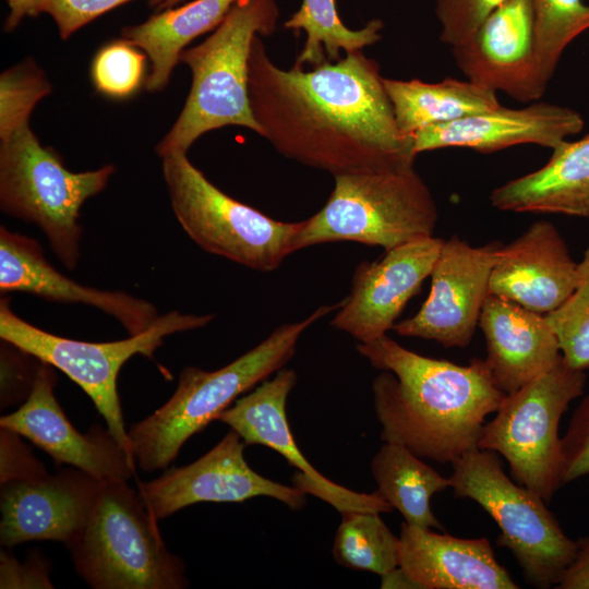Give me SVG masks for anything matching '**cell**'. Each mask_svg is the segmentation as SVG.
Masks as SVG:
<instances>
[{
  "label": "cell",
  "instance_id": "1",
  "mask_svg": "<svg viewBox=\"0 0 589 589\" xmlns=\"http://www.w3.org/2000/svg\"><path fill=\"white\" fill-rule=\"evenodd\" d=\"M378 63L362 50L306 71L269 58L260 35L249 59L253 117L283 156L333 176L414 166Z\"/></svg>",
  "mask_w": 589,
  "mask_h": 589
},
{
  "label": "cell",
  "instance_id": "2",
  "mask_svg": "<svg viewBox=\"0 0 589 589\" xmlns=\"http://www.w3.org/2000/svg\"><path fill=\"white\" fill-rule=\"evenodd\" d=\"M356 348L382 371L372 395L383 442L440 464L479 448L486 417L506 395L485 359L459 365L413 352L387 335Z\"/></svg>",
  "mask_w": 589,
  "mask_h": 589
},
{
  "label": "cell",
  "instance_id": "3",
  "mask_svg": "<svg viewBox=\"0 0 589 589\" xmlns=\"http://www.w3.org/2000/svg\"><path fill=\"white\" fill-rule=\"evenodd\" d=\"M339 305L340 302L322 305L299 322L278 326L259 345L218 370L184 368L172 396L128 430L131 453L139 467L146 472L167 468L191 436L217 420L241 395L283 369L294 356L302 334Z\"/></svg>",
  "mask_w": 589,
  "mask_h": 589
},
{
  "label": "cell",
  "instance_id": "4",
  "mask_svg": "<svg viewBox=\"0 0 589 589\" xmlns=\"http://www.w3.org/2000/svg\"><path fill=\"white\" fill-rule=\"evenodd\" d=\"M278 16L277 0H238L204 41L181 52L192 85L181 113L156 147L160 157L187 153L204 133L228 125L261 135L250 107L249 59L254 37L273 34Z\"/></svg>",
  "mask_w": 589,
  "mask_h": 589
},
{
  "label": "cell",
  "instance_id": "5",
  "mask_svg": "<svg viewBox=\"0 0 589 589\" xmlns=\"http://www.w3.org/2000/svg\"><path fill=\"white\" fill-rule=\"evenodd\" d=\"M324 206L302 220L293 252L322 243L352 241L385 251L434 236L435 200L414 166L334 176Z\"/></svg>",
  "mask_w": 589,
  "mask_h": 589
},
{
  "label": "cell",
  "instance_id": "6",
  "mask_svg": "<svg viewBox=\"0 0 589 589\" xmlns=\"http://www.w3.org/2000/svg\"><path fill=\"white\" fill-rule=\"evenodd\" d=\"M128 481L103 482L91 517L67 545L77 575L95 589H183L185 564Z\"/></svg>",
  "mask_w": 589,
  "mask_h": 589
},
{
  "label": "cell",
  "instance_id": "7",
  "mask_svg": "<svg viewBox=\"0 0 589 589\" xmlns=\"http://www.w3.org/2000/svg\"><path fill=\"white\" fill-rule=\"evenodd\" d=\"M0 139L1 209L38 226L60 262L75 268L82 236L80 209L105 189L115 167L70 171L55 151L40 144L29 123Z\"/></svg>",
  "mask_w": 589,
  "mask_h": 589
},
{
  "label": "cell",
  "instance_id": "8",
  "mask_svg": "<svg viewBox=\"0 0 589 589\" xmlns=\"http://www.w3.org/2000/svg\"><path fill=\"white\" fill-rule=\"evenodd\" d=\"M173 214L203 250L259 272L277 269L293 253L302 221H279L227 195L187 153L161 157Z\"/></svg>",
  "mask_w": 589,
  "mask_h": 589
},
{
  "label": "cell",
  "instance_id": "9",
  "mask_svg": "<svg viewBox=\"0 0 589 589\" xmlns=\"http://www.w3.org/2000/svg\"><path fill=\"white\" fill-rule=\"evenodd\" d=\"M449 477L456 497L477 502L501 530L500 546L509 550L526 581L555 587L576 552V540L562 529L546 502L509 479L497 453L473 449L453 464Z\"/></svg>",
  "mask_w": 589,
  "mask_h": 589
},
{
  "label": "cell",
  "instance_id": "10",
  "mask_svg": "<svg viewBox=\"0 0 589 589\" xmlns=\"http://www.w3.org/2000/svg\"><path fill=\"white\" fill-rule=\"evenodd\" d=\"M213 320V314L196 315L171 311L159 315L154 324L141 334L122 340L89 342L61 337L38 328L17 316L11 310L8 299H1L0 302L2 341L57 368L76 383L92 399L108 430L131 456L117 386L121 368L135 354L153 359L165 337L204 327Z\"/></svg>",
  "mask_w": 589,
  "mask_h": 589
},
{
  "label": "cell",
  "instance_id": "11",
  "mask_svg": "<svg viewBox=\"0 0 589 589\" xmlns=\"http://www.w3.org/2000/svg\"><path fill=\"white\" fill-rule=\"evenodd\" d=\"M586 371L563 359L542 375L506 394L496 416L483 425L478 447L501 454L513 479L549 503L561 484L560 421L584 395Z\"/></svg>",
  "mask_w": 589,
  "mask_h": 589
},
{
  "label": "cell",
  "instance_id": "12",
  "mask_svg": "<svg viewBox=\"0 0 589 589\" xmlns=\"http://www.w3.org/2000/svg\"><path fill=\"white\" fill-rule=\"evenodd\" d=\"M245 445L230 430L197 460L171 467L151 481H137V491L151 515L158 520L201 502H243L259 496L275 498L292 510L302 509L306 494L253 470L244 457Z\"/></svg>",
  "mask_w": 589,
  "mask_h": 589
},
{
  "label": "cell",
  "instance_id": "13",
  "mask_svg": "<svg viewBox=\"0 0 589 589\" xmlns=\"http://www.w3.org/2000/svg\"><path fill=\"white\" fill-rule=\"evenodd\" d=\"M503 244L472 247L454 235L444 240L433 266L429 297L411 317L397 322L400 336L434 340L445 348H465L473 337L492 269Z\"/></svg>",
  "mask_w": 589,
  "mask_h": 589
},
{
  "label": "cell",
  "instance_id": "14",
  "mask_svg": "<svg viewBox=\"0 0 589 589\" xmlns=\"http://www.w3.org/2000/svg\"><path fill=\"white\" fill-rule=\"evenodd\" d=\"M297 378L294 370L280 369L272 378L239 397L217 420L237 432L247 445H263L280 454L298 469L292 477L293 485L327 502L340 514L348 510L389 513L390 505L377 492L358 493L330 481L300 452L286 412L287 398Z\"/></svg>",
  "mask_w": 589,
  "mask_h": 589
},
{
  "label": "cell",
  "instance_id": "15",
  "mask_svg": "<svg viewBox=\"0 0 589 589\" xmlns=\"http://www.w3.org/2000/svg\"><path fill=\"white\" fill-rule=\"evenodd\" d=\"M443 243L435 236L419 238L385 251L378 260L361 262L330 326L362 344L387 335L430 277Z\"/></svg>",
  "mask_w": 589,
  "mask_h": 589
},
{
  "label": "cell",
  "instance_id": "16",
  "mask_svg": "<svg viewBox=\"0 0 589 589\" xmlns=\"http://www.w3.org/2000/svg\"><path fill=\"white\" fill-rule=\"evenodd\" d=\"M52 368L40 362L28 397L0 418V426L17 432L58 465H70L101 482L128 481L135 473L134 458L108 428L94 424L81 433L71 424L53 393L57 377Z\"/></svg>",
  "mask_w": 589,
  "mask_h": 589
},
{
  "label": "cell",
  "instance_id": "17",
  "mask_svg": "<svg viewBox=\"0 0 589 589\" xmlns=\"http://www.w3.org/2000/svg\"><path fill=\"white\" fill-rule=\"evenodd\" d=\"M450 49L467 80L518 101L539 100L548 87L536 57L532 0L504 1Z\"/></svg>",
  "mask_w": 589,
  "mask_h": 589
},
{
  "label": "cell",
  "instance_id": "18",
  "mask_svg": "<svg viewBox=\"0 0 589 589\" xmlns=\"http://www.w3.org/2000/svg\"><path fill=\"white\" fill-rule=\"evenodd\" d=\"M101 483L74 467L31 481L1 483V544L10 549L50 540L67 546L86 526Z\"/></svg>",
  "mask_w": 589,
  "mask_h": 589
},
{
  "label": "cell",
  "instance_id": "19",
  "mask_svg": "<svg viewBox=\"0 0 589 589\" xmlns=\"http://www.w3.org/2000/svg\"><path fill=\"white\" fill-rule=\"evenodd\" d=\"M577 281L578 262L561 232L552 223L537 220L502 247L489 293L545 315L570 296Z\"/></svg>",
  "mask_w": 589,
  "mask_h": 589
},
{
  "label": "cell",
  "instance_id": "20",
  "mask_svg": "<svg viewBox=\"0 0 589 589\" xmlns=\"http://www.w3.org/2000/svg\"><path fill=\"white\" fill-rule=\"evenodd\" d=\"M581 115L568 107L534 101L521 108L498 107L453 122L425 127L412 135L416 155L447 147L493 153L536 144L553 149L584 129Z\"/></svg>",
  "mask_w": 589,
  "mask_h": 589
},
{
  "label": "cell",
  "instance_id": "21",
  "mask_svg": "<svg viewBox=\"0 0 589 589\" xmlns=\"http://www.w3.org/2000/svg\"><path fill=\"white\" fill-rule=\"evenodd\" d=\"M0 290L28 292L60 303H80L115 317L129 336L148 329L159 316L156 306L122 291L83 286L58 272L39 243L0 227Z\"/></svg>",
  "mask_w": 589,
  "mask_h": 589
},
{
  "label": "cell",
  "instance_id": "22",
  "mask_svg": "<svg viewBox=\"0 0 589 589\" xmlns=\"http://www.w3.org/2000/svg\"><path fill=\"white\" fill-rule=\"evenodd\" d=\"M398 566L419 589H517L486 538L464 539L401 524Z\"/></svg>",
  "mask_w": 589,
  "mask_h": 589
},
{
  "label": "cell",
  "instance_id": "23",
  "mask_svg": "<svg viewBox=\"0 0 589 589\" xmlns=\"http://www.w3.org/2000/svg\"><path fill=\"white\" fill-rule=\"evenodd\" d=\"M478 326L485 339V361L505 394L542 375L562 358L544 314L498 296L489 293Z\"/></svg>",
  "mask_w": 589,
  "mask_h": 589
},
{
  "label": "cell",
  "instance_id": "24",
  "mask_svg": "<svg viewBox=\"0 0 589 589\" xmlns=\"http://www.w3.org/2000/svg\"><path fill=\"white\" fill-rule=\"evenodd\" d=\"M491 205L514 213L589 217V133L564 141L539 169L495 188Z\"/></svg>",
  "mask_w": 589,
  "mask_h": 589
},
{
  "label": "cell",
  "instance_id": "25",
  "mask_svg": "<svg viewBox=\"0 0 589 589\" xmlns=\"http://www.w3.org/2000/svg\"><path fill=\"white\" fill-rule=\"evenodd\" d=\"M238 0H194L163 10L122 29V38L145 51L152 63L145 87L159 92L169 82L181 52L194 38L214 31Z\"/></svg>",
  "mask_w": 589,
  "mask_h": 589
},
{
  "label": "cell",
  "instance_id": "26",
  "mask_svg": "<svg viewBox=\"0 0 589 589\" xmlns=\"http://www.w3.org/2000/svg\"><path fill=\"white\" fill-rule=\"evenodd\" d=\"M400 133L409 139L430 125L453 122L501 107L496 92L447 77L428 83L418 79H383Z\"/></svg>",
  "mask_w": 589,
  "mask_h": 589
},
{
  "label": "cell",
  "instance_id": "27",
  "mask_svg": "<svg viewBox=\"0 0 589 589\" xmlns=\"http://www.w3.org/2000/svg\"><path fill=\"white\" fill-rule=\"evenodd\" d=\"M370 467L376 492L402 515L405 522L443 529L430 501L435 493L450 488L449 478L441 476L407 447L387 442L375 453Z\"/></svg>",
  "mask_w": 589,
  "mask_h": 589
},
{
  "label": "cell",
  "instance_id": "28",
  "mask_svg": "<svg viewBox=\"0 0 589 589\" xmlns=\"http://www.w3.org/2000/svg\"><path fill=\"white\" fill-rule=\"evenodd\" d=\"M284 27L305 32L306 40L294 64L315 68L339 60L341 51L350 53L377 43L384 23L374 19L360 29H350L340 20L335 0H302Z\"/></svg>",
  "mask_w": 589,
  "mask_h": 589
},
{
  "label": "cell",
  "instance_id": "29",
  "mask_svg": "<svg viewBox=\"0 0 589 589\" xmlns=\"http://www.w3.org/2000/svg\"><path fill=\"white\" fill-rule=\"evenodd\" d=\"M333 544V556L340 566L383 576L398 566L399 538L370 510L340 514Z\"/></svg>",
  "mask_w": 589,
  "mask_h": 589
},
{
  "label": "cell",
  "instance_id": "30",
  "mask_svg": "<svg viewBox=\"0 0 589 589\" xmlns=\"http://www.w3.org/2000/svg\"><path fill=\"white\" fill-rule=\"evenodd\" d=\"M534 48L539 70L549 83L567 46L589 29L584 0H532Z\"/></svg>",
  "mask_w": 589,
  "mask_h": 589
},
{
  "label": "cell",
  "instance_id": "31",
  "mask_svg": "<svg viewBox=\"0 0 589 589\" xmlns=\"http://www.w3.org/2000/svg\"><path fill=\"white\" fill-rule=\"evenodd\" d=\"M545 317L562 357L572 368L589 369V245L578 262V281L570 296Z\"/></svg>",
  "mask_w": 589,
  "mask_h": 589
},
{
  "label": "cell",
  "instance_id": "32",
  "mask_svg": "<svg viewBox=\"0 0 589 589\" xmlns=\"http://www.w3.org/2000/svg\"><path fill=\"white\" fill-rule=\"evenodd\" d=\"M51 92V85L32 59L0 76V137L29 123L35 105Z\"/></svg>",
  "mask_w": 589,
  "mask_h": 589
},
{
  "label": "cell",
  "instance_id": "33",
  "mask_svg": "<svg viewBox=\"0 0 589 589\" xmlns=\"http://www.w3.org/2000/svg\"><path fill=\"white\" fill-rule=\"evenodd\" d=\"M145 59L136 46L123 38L101 47L91 68L96 89L113 98L132 95L143 82Z\"/></svg>",
  "mask_w": 589,
  "mask_h": 589
},
{
  "label": "cell",
  "instance_id": "34",
  "mask_svg": "<svg viewBox=\"0 0 589 589\" xmlns=\"http://www.w3.org/2000/svg\"><path fill=\"white\" fill-rule=\"evenodd\" d=\"M504 1L435 0L441 41L450 48L464 44Z\"/></svg>",
  "mask_w": 589,
  "mask_h": 589
},
{
  "label": "cell",
  "instance_id": "35",
  "mask_svg": "<svg viewBox=\"0 0 589 589\" xmlns=\"http://www.w3.org/2000/svg\"><path fill=\"white\" fill-rule=\"evenodd\" d=\"M589 474V392L575 409L562 437V486Z\"/></svg>",
  "mask_w": 589,
  "mask_h": 589
},
{
  "label": "cell",
  "instance_id": "36",
  "mask_svg": "<svg viewBox=\"0 0 589 589\" xmlns=\"http://www.w3.org/2000/svg\"><path fill=\"white\" fill-rule=\"evenodd\" d=\"M47 474L17 432L0 426V483L31 481Z\"/></svg>",
  "mask_w": 589,
  "mask_h": 589
},
{
  "label": "cell",
  "instance_id": "37",
  "mask_svg": "<svg viewBox=\"0 0 589 589\" xmlns=\"http://www.w3.org/2000/svg\"><path fill=\"white\" fill-rule=\"evenodd\" d=\"M132 0H45V13L55 21L62 39L104 13Z\"/></svg>",
  "mask_w": 589,
  "mask_h": 589
},
{
  "label": "cell",
  "instance_id": "38",
  "mask_svg": "<svg viewBox=\"0 0 589 589\" xmlns=\"http://www.w3.org/2000/svg\"><path fill=\"white\" fill-rule=\"evenodd\" d=\"M51 565L40 552L34 551L23 562L9 552H0V588H53Z\"/></svg>",
  "mask_w": 589,
  "mask_h": 589
},
{
  "label": "cell",
  "instance_id": "39",
  "mask_svg": "<svg viewBox=\"0 0 589 589\" xmlns=\"http://www.w3.org/2000/svg\"><path fill=\"white\" fill-rule=\"evenodd\" d=\"M40 362L37 366L29 368L22 357L13 354V350L2 349L1 409L26 400L32 390Z\"/></svg>",
  "mask_w": 589,
  "mask_h": 589
},
{
  "label": "cell",
  "instance_id": "40",
  "mask_svg": "<svg viewBox=\"0 0 589 589\" xmlns=\"http://www.w3.org/2000/svg\"><path fill=\"white\" fill-rule=\"evenodd\" d=\"M555 587L558 589H589V537L576 540L575 555Z\"/></svg>",
  "mask_w": 589,
  "mask_h": 589
},
{
  "label": "cell",
  "instance_id": "41",
  "mask_svg": "<svg viewBox=\"0 0 589 589\" xmlns=\"http://www.w3.org/2000/svg\"><path fill=\"white\" fill-rule=\"evenodd\" d=\"M10 12L4 29L13 31L26 16H36L45 12V0H7Z\"/></svg>",
  "mask_w": 589,
  "mask_h": 589
},
{
  "label": "cell",
  "instance_id": "42",
  "mask_svg": "<svg viewBox=\"0 0 589 589\" xmlns=\"http://www.w3.org/2000/svg\"><path fill=\"white\" fill-rule=\"evenodd\" d=\"M381 579L382 588H417L399 566L381 576Z\"/></svg>",
  "mask_w": 589,
  "mask_h": 589
},
{
  "label": "cell",
  "instance_id": "43",
  "mask_svg": "<svg viewBox=\"0 0 589 589\" xmlns=\"http://www.w3.org/2000/svg\"><path fill=\"white\" fill-rule=\"evenodd\" d=\"M182 0H151V5L157 10H166L180 3Z\"/></svg>",
  "mask_w": 589,
  "mask_h": 589
}]
</instances>
